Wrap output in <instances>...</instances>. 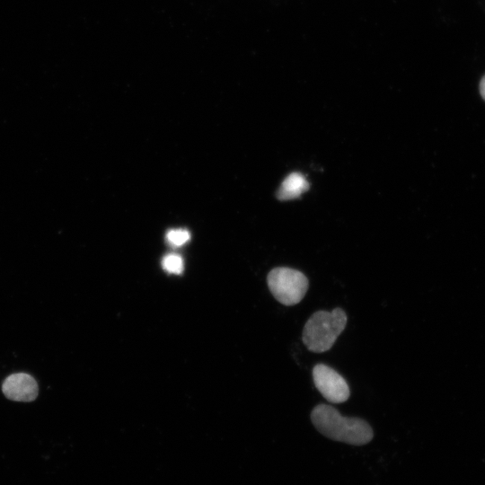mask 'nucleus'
<instances>
[{
    "label": "nucleus",
    "mask_w": 485,
    "mask_h": 485,
    "mask_svg": "<svg viewBox=\"0 0 485 485\" xmlns=\"http://www.w3.org/2000/svg\"><path fill=\"white\" fill-rule=\"evenodd\" d=\"M311 421L326 437L353 445L369 443L374 436L371 426L359 418L342 416L328 404H318L311 412Z\"/></svg>",
    "instance_id": "f257e3e1"
},
{
    "label": "nucleus",
    "mask_w": 485,
    "mask_h": 485,
    "mask_svg": "<svg viewBox=\"0 0 485 485\" xmlns=\"http://www.w3.org/2000/svg\"><path fill=\"white\" fill-rule=\"evenodd\" d=\"M347 314L340 307L331 312L317 311L305 322L302 340L307 349L315 353L331 348L347 324Z\"/></svg>",
    "instance_id": "f03ea898"
},
{
    "label": "nucleus",
    "mask_w": 485,
    "mask_h": 485,
    "mask_svg": "<svg viewBox=\"0 0 485 485\" xmlns=\"http://www.w3.org/2000/svg\"><path fill=\"white\" fill-rule=\"evenodd\" d=\"M269 291L282 304L291 306L304 297L309 282L306 276L297 269L287 267L275 268L267 277Z\"/></svg>",
    "instance_id": "7ed1b4c3"
},
{
    "label": "nucleus",
    "mask_w": 485,
    "mask_h": 485,
    "mask_svg": "<svg viewBox=\"0 0 485 485\" xmlns=\"http://www.w3.org/2000/svg\"><path fill=\"white\" fill-rule=\"evenodd\" d=\"M313 379L317 390L330 402H345L350 395L346 380L327 365H315L313 369Z\"/></svg>",
    "instance_id": "20e7f679"
},
{
    "label": "nucleus",
    "mask_w": 485,
    "mask_h": 485,
    "mask_svg": "<svg viewBox=\"0 0 485 485\" xmlns=\"http://www.w3.org/2000/svg\"><path fill=\"white\" fill-rule=\"evenodd\" d=\"M3 392L6 398L15 401H31L38 396L36 380L25 373L9 375L4 382Z\"/></svg>",
    "instance_id": "39448f33"
},
{
    "label": "nucleus",
    "mask_w": 485,
    "mask_h": 485,
    "mask_svg": "<svg viewBox=\"0 0 485 485\" xmlns=\"http://www.w3.org/2000/svg\"><path fill=\"white\" fill-rule=\"evenodd\" d=\"M309 189V183L300 172H292L282 181L277 192L280 200H288L299 197Z\"/></svg>",
    "instance_id": "423d86ee"
},
{
    "label": "nucleus",
    "mask_w": 485,
    "mask_h": 485,
    "mask_svg": "<svg viewBox=\"0 0 485 485\" xmlns=\"http://www.w3.org/2000/svg\"><path fill=\"white\" fill-rule=\"evenodd\" d=\"M162 267L168 273L181 274L184 269V262L180 255L170 253L163 258Z\"/></svg>",
    "instance_id": "0eeeda50"
},
{
    "label": "nucleus",
    "mask_w": 485,
    "mask_h": 485,
    "mask_svg": "<svg viewBox=\"0 0 485 485\" xmlns=\"http://www.w3.org/2000/svg\"><path fill=\"white\" fill-rule=\"evenodd\" d=\"M165 239L170 245L180 247L190 241V234L186 229H171L166 233Z\"/></svg>",
    "instance_id": "6e6552de"
},
{
    "label": "nucleus",
    "mask_w": 485,
    "mask_h": 485,
    "mask_svg": "<svg viewBox=\"0 0 485 485\" xmlns=\"http://www.w3.org/2000/svg\"><path fill=\"white\" fill-rule=\"evenodd\" d=\"M480 93L481 97L485 101V75L481 78L480 82Z\"/></svg>",
    "instance_id": "1a4fd4ad"
}]
</instances>
